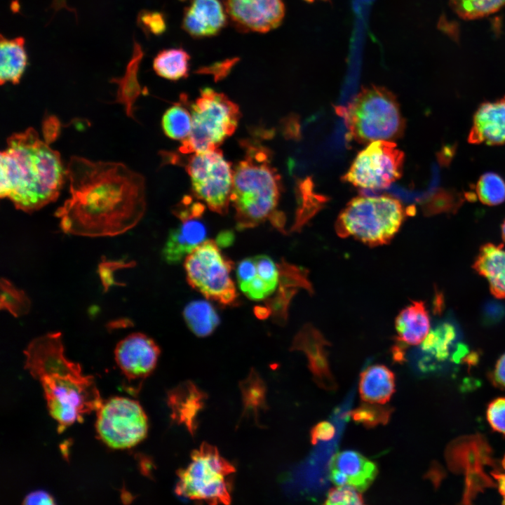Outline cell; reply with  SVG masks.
I'll use <instances>...</instances> for the list:
<instances>
[{
	"mask_svg": "<svg viewBox=\"0 0 505 505\" xmlns=\"http://www.w3.org/2000/svg\"><path fill=\"white\" fill-rule=\"evenodd\" d=\"M452 327L445 325L429 332L422 342V350L432 354L438 359H443L448 354L449 346L454 338Z\"/></svg>",
	"mask_w": 505,
	"mask_h": 505,
	"instance_id": "obj_35",
	"label": "cell"
},
{
	"mask_svg": "<svg viewBox=\"0 0 505 505\" xmlns=\"http://www.w3.org/2000/svg\"><path fill=\"white\" fill-rule=\"evenodd\" d=\"M501 236L504 241L505 242V220L501 225Z\"/></svg>",
	"mask_w": 505,
	"mask_h": 505,
	"instance_id": "obj_47",
	"label": "cell"
},
{
	"mask_svg": "<svg viewBox=\"0 0 505 505\" xmlns=\"http://www.w3.org/2000/svg\"><path fill=\"white\" fill-rule=\"evenodd\" d=\"M135 265V262H125L123 260H108L105 258L102 259V261L98 265V275L100 276L102 287L105 291H107L109 288L113 285H124L123 283H119L114 279V272L118 269H122L124 268L133 267Z\"/></svg>",
	"mask_w": 505,
	"mask_h": 505,
	"instance_id": "obj_37",
	"label": "cell"
},
{
	"mask_svg": "<svg viewBox=\"0 0 505 505\" xmlns=\"http://www.w3.org/2000/svg\"><path fill=\"white\" fill-rule=\"evenodd\" d=\"M235 471L216 447L204 443L192 452L189 464L177 471L175 492L209 504H229Z\"/></svg>",
	"mask_w": 505,
	"mask_h": 505,
	"instance_id": "obj_7",
	"label": "cell"
},
{
	"mask_svg": "<svg viewBox=\"0 0 505 505\" xmlns=\"http://www.w3.org/2000/svg\"><path fill=\"white\" fill-rule=\"evenodd\" d=\"M227 18L219 0H191L184 12L182 27L196 38L211 36L220 32Z\"/></svg>",
	"mask_w": 505,
	"mask_h": 505,
	"instance_id": "obj_19",
	"label": "cell"
},
{
	"mask_svg": "<svg viewBox=\"0 0 505 505\" xmlns=\"http://www.w3.org/2000/svg\"><path fill=\"white\" fill-rule=\"evenodd\" d=\"M29 128L7 138L1 152L0 196L31 213L55 201L64 182L59 152Z\"/></svg>",
	"mask_w": 505,
	"mask_h": 505,
	"instance_id": "obj_3",
	"label": "cell"
},
{
	"mask_svg": "<svg viewBox=\"0 0 505 505\" xmlns=\"http://www.w3.org/2000/svg\"><path fill=\"white\" fill-rule=\"evenodd\" d=\"M24 354V368L40 382L59 433L100 408L103 400L93 377L83 375L79 363L65 357L61 332L34 338Z\"/></svg>",
	"mask_w": 505,
	"mask_h": 505,
	"instance_id": "obj_2",
	"label": "cell"
},
{
	"mask_svg": "<svg viewBox=\"0 0 505 505\" xmlns=\"http://www.w3.org/2000/svg\"><path fill=\"white\" fill-rule=\"evenodd\" d=\"M245 156L233 169L230 196L238 229L254 227L267 220L283 226L276 207L281 196V176L271 163L269 150L258 144L243 141Z\"/></svg>",
	"mask_w": 505,
	"mask_h": 505,
	"instance_id": "obj_4",
	"label": "cell"
},
{
	"mask_svg": "<svg viewBox=\"0 0 505 505\" xmlns=\"http://www.w3.org/2000/svg\"><path fill=\"white\" fill-rule=\"evenodd\" d=\"M96 412L97 433L110 448H130L147 436V417L135 400L112 397L103 401Z\"/></svg>",
	"mask_w": 505,
	"mask_h": 505,
	"instance_id": "obj_11",
	"label": "cell"
},
{
	"mask_svg": "<svg viewBox=\"0 0 505 505\" xmlns=\"http://www.w3.org/2000/svg\"><path fill=\"white\" fill-rule=\"evenodd\" d=\"M22 36L8 39L1 34L0 82L18 84L27 66L28 56Z\"/></svg>",
	"mask_w": 505,
	"mask_h": 505,
	"instance_id": "obj_24",
	"label": "cell"
},
{
	"mask_svg": "<svg viewBox=\"0 0 505 505\" xmlns=\"http://www.w3.org/2000/svg\"><path fill=\"white\" fill-rule=\"evenodd\" d=\"M224 6L231 22L245 32L271 31L285 15L283 0H224Z\"/></svg>",
	"mask_w": 505,
	"mask_h": 505,
	"instance_id": "obj_14",
	"label": "cell"
},
{
	"mask_svg": "<svg viewBox=\"0 0 505 505\" xmlns=\"http://www.w3.org/2000/svg\"><path fill=\"white\" fill-rule=\"evenodd\" d=\"M236 59L229 60L224 62L217 63L208 68H203L200 72L211 74L215 79L220 80L224 77L230 71L231 67L235 64Z\"/></svg>",
	"mask_w": 505,
	"mask_h": 505,
	"instance_id": "obj_41",
	"label": "cell"
},
{
	"mask_svg": "<svg viewBox=\"0 0 505 505\" xmlns=\"http://www.w3.org/2000/svg\"><path fill=\"white\" fill-rule=\"evenodd\" d=\"M183 316L190 330L197 337L210 335L219 324V316L208 302H191L184 309Z\"/></svg>",
	"mask_w": 505,
	"mask_h": 505,
	"instance_id": "obj_27",
	"label": "cell"
},
{
	"mask_svg": "<svg viewBox=\"0 0 505 505\" xmlns=\"http://www.w3.org/2000/svg\"><path fill=\"white\" fill-rule=\"evenodd\" d=\"M279 269L267 255L245 258L236 267L239 288L249 299L262 300L276 289L281 275Z\"/></svg>",
	"mask_w": 505,
	"mask_h": 505,
	"instance_id": "obj_16",
	"label": "cell"
},
{
	"mask_svg": "<svg viewBox=\"0 0 505 505\" xmlns=\"http://www.w3.org/2000/svg\"><path fill=\"white\" fill-rule=\"evenodd\" d=\"M450 2L457 14L466 20L486 16L505 5V0H450Z\"/></svg>",
	"mask_w": 505,
	"mask_h": 505,
	"instance_id": "obj_33",
	"label": "cell"
},
{
	"mask_svg": "<svg viewBox=\"0 0 505 505\" xmlns=\"http://www.w3.org/2000/svg\"><path fill=\"white\" fill-rule=\"evenodd\" d=\"M325 504L355 505L364 504L363 498L354 487L350 485L331 488L327 495Z\"/></svg>",
	"mask_w": 505,
	"mask_h": 505,
	"instance_id": "obj_36",
	"label": "cell"
},
{
	"mask_svg": "<svg viewBox=\"0 0 505 505\" xmlns=\"http://www.w3.org/2000/svg\"><path fill=\"white\" fill-rule=\"evenodd\" d=\"M160 349L149 336L132 333L121 340L114 349L115 361L129 382H142L155 369Z\"/></svg>",
	"mask_w": 505,
	"mask_h": 505,
	"instance_id": "obj_15",
	"label": "cell"
},
{
	"mask_svg": "<svg viewBox=\"0 0 505 505\" xmlns=\"http://www.w3.org/2000/svg\"><path fill=\"white\" fill-rule=\"evenodd\" d=\"M494 381L505 387V354L497 361L494 370Z\"/></svg>",
	"mask_w": 505,
	"mask_h": 505,
	"instance_id": "obj_43",
	"label": "cell"
},
{
	"mask_svg": "<svg viewBox=\"0 0 505 505\" xmlns=\"http://www.w3.org/2000/svg\"><path fill=\"white\" fill-rule=\"evenodd\" d=\"M404 159L393 141H375L357 154L342 179L364 189L386 188L402 176Z\"/></svg>",
	"mask_w": 505,
	"mask_h": 505,
	"instance_id": "obj_12",
	"label": "cell"
},
{
	"mask_svg": "<svg viewBox=\"0 0 505 505\" xmlns=\"http://www.w3.org/2000/svg\"><path fill=\"white\" fill-rule=\"evenodd\" d=\"M23 504H55L54 499L48 492L43 490L32 492L24 498Z\"/></svg>",
	"mask_w": 505,
	"mask_h": 505,
	"instance_id": "obj_42",
	"label": "cell"
},
{
	"mask_svg": "<svg viewBox=\"0 0 505 505\" xmlns=\"http://www.w3.org/2000/svg\"><path fill=\"white\" fill-rule=\"evenodd\" d=\"M487 417L494 430L505 434V398L495 399L489 405Z\"/></svg>",
	"mask_w": 505,
	"mask_h": 505,
	"instance_id": "obj_38",
	"label": "cell"
},
{
	"mask_svg": "<svg viewBox=\"0 0 505 505\" xmlns=\"http://www.w3.org/2000/svg\"><path fill=\"white\" fill-rule=\"evenodd\" d=\"M189 108L191 130L179 148L185 154L219 149L235 132L241 118L238 106L224 93L210 88L202 89Z\"/></svg>",
	"mask_w": 505,
	"mask_h": 505,
	"instance_id": "obj_8",
	"label": "cell"
},
{
	"mask_svg": "<svg viewBox=\"0 0 505 505\" xmlns=\"http://www.w3.org/2000/svg\"><path fill=\"white\" fill-rule=\"evenodd\" d=\"M139 26L145 32L159 34L166 29V24L161 13L152 11H142L137 18Z\"/></svg>",
	"mask_w": 505,
	"mask_h": 505,
	"instance_id": "obj_39",
	"label": "cell"
},
{
	"mask_svg": "<svg viewBox=\"0 0 505 505\" xmlns=\"http://www.w3.org/2000/svg\"><path fill=\"white\" fill-rule=\"evenodd\" d=\"M396 344L393 349L394 360L404 357V349L422 343L430 332V318L425 304L414 301L400 311L396 318Z\"/></svg>",
	"mask_w": 505,
	"mask_h": 505,
	"instance_id": "obj_17",
	"label": "cell"
},
{
	"mask_svg": "<svg viewBox=\"0 0 505 505\" xmlns=\"http://www.w3.org/2000/svg\"><path fill=\"white\" fill-rule=\"evenodd\" d=\"M394 391V374L385 365H370L361 373L359 393L365 402L384 405Z\"/></svg>",
	"mask_w": 505,
	"mask_h": 505,
	"instance_id": "obj_23",
	"label": "cell"
},
{
	"mask_svg": "<svg viewBox=\"0 0 505 505\" xmlns=\"http://www.w3.org/2000/svg\"><path fill=\"white\" fill-rule=\"evenodd\" d=\"M468 142L488 145L505 144V96L482 103L476 111Z\"/></svg>",
	"mask_w": 505,
	"mask_h": 505,
	"instance_id": "obj_18",
	"label": "cell"
},
{
	"mask_svg": "<svg viewBox=\"0 0 505 505\" xmlns=\"http://www.w3.org/2000/svg\"><path fill=\"white\" fill-rule=\"evenodd\" d=\"M65 175L70 196L55 213L63 232L114 236L133 228L144 215V178L123 163L73 156Z\"/></svg>",
	"mask_w": 505,
	"mask_h": 505,
	"instance_id": "obj_1",
	"label": "cell"
},
{
	"mask_svg": "<svg viewBox=\"0 0 505 505\" xmlns=\"http://www.w3.org/2000/svg\"><path fill=\"white\" fill-rule=\"evenodd\" d=\"M30 307L31 302L25 292L8 279L1 278L0 308L18 318L28 314Z\"/></svg>",
	"mask_w": 505,
	"mask_h": 505,
	"instance_id": "obj_31",
	"label": "cell"
},
{
	"mask_svg": "<svg viewBox=\"0 0 505 505\" xmlns=\"http://www.w3.org/2000/svg\"><path fill=\"white\" fill-rule=\"evenodd\" d=\"M477 197L487 206H497L505 201V182L494 173H486L480 176L476 188Z\"/></svg>",
	"mask_w": 505,
	"mask_h": 505,
	"instance_id": "obj_32",
	"label": "cell"
},
{
	"mask_svg": "<svg viewBox=\"0 0 505 505\" xmlns=\"http://www.w3.org/2000/svg\"><path fill=\"white\" fill-rule=\"evenodd\" d=\"M382 404L363 403L350 412L353 420L365 427L385 425L393 412V408Z\"/></svg>",
	"mask_w": 505,
	"mask_h": 505,
	"instance_id": "obj_34",
	"label": "cell"
},
{
	"mask_svg": "<svg viewBox=\"0 0 505 505\" xmlns=\"http://www.w3.org/2000/svg\"><path fill=\"white\" fill-rule=\"evenodd\" d=\"M330 478L331 481L337 486L349 485V481L345 474L337 469H330Z\"/></svg>",
	"mask_w": 505,
	"mask_h": 505,
	"instance_id": "obj_44",
	"label": "cell"
},
{
	"mask_svg": "<svg viewBox=\"0 0 505 505\" xmlns=\"http://www.w3.org/2000/svg\"><path fill=\"white\" fill-rule=\"evenodd\" d=\"M168 405L172 419L183 424L193 434L197 428V417L206 399V394L191 382H184L168 393Z\"/></svg>",
	"mask_w": 505,
	"mask_h": 505,
	"instance_id": "obj_20",
	"label": "cell"
},
{
	"mask_svg": "<svg viewBox=\"0 0 505 505\" xmlns=\"http://www.w3.org/2000/svg\"><path fill=\"white\" fill-rule=\"evenodd\" d=\"M473 268L487 280L495 297L505 299V250L503 245H483Z\"/></svg>",
	"mask_w": 505,
	"mask_h": 505,
	"instance_id": "obj_22",
	"label": "cell"
},
{
	"mask_svg": "<svg viewBox=\"0 0 505 505\" xmlns=\"http://www.w3.org/2000/svg\"><path fill=\"white\" fill-rule=\"evenodd\" d=\"M241 390L243 415H254L256 418L266 404L264 382L255 371L252 370L248 377L241 383Z\"/></svg>",
	"mask_w": 505,
	"mask_h": 505,
	"instance_id": "obj_30",
	"label": "cell"
},
{
	"mask_svg": "<svg viewBox=\"0 0 505 505\" xmlns=\"http://www.w3.org/2000/svg\"><path fill=\"white\" fill-rule=\"evenodd\" d=\"M320 337L309 339L302 334L297 337L293 349L304 351L309 359V369L317 384L327 390L336 388V383L329 369L327 358L323 349L324 343Z\"/></svg>",
	"mask_w": 505,
	"mask_h": 505,
	"instance_id": "obj_26",
	"label": "cell"
},
{
	"mask_svg": "<svg viewBox=\"0 0 505 505\" xmlns=\"http://www.w3.org/2000/svg\"><path fill=\"white\" fill-rule=\"evenodd\" d=\"M190 56L180 48L160 51L153 61L155 72L164 79L176 81L186 78L189 73Z\"/></svg>",
	"mask_w": 505,
	"mask_h": 505,
	"instance_id": "obj_28",
	"label": "cell"
},
{
	"mask_svg": "<svg viewBox=\"0 0 505 505\" xmlns=\"http://www.w3.org/2000/svg\"><path fill=\"white\" fill-rule=\"evenodd\" d=\"M196 197L217 213L225 214L233 182L231 163L219 149L191 154L186 163Z\"/></svg>",
	"mask_w": 505,
	"mask_h": 505,
	"instance_id": "obj_10",
	"label": "cell"
},
{
	"mask_svg": "<svg viewBox=\"0 0 505 505\" xmlns=\"http://www.w3.org/2000/svg\"><path fill=\"white\" fill-rule=\"evenodd\" d=\"M205 206L186 196L174 210L180 224L171 230L162 254L168 264H177L196 246L206 241L207 230L201 220Z\"/></svg>",
	"mask_w": 505,
	"mask_h": 505,
	"instance_id": "obj_13",
	"label": "cell"
},
{
	"mask_svg": "<svg viewBox=\"0 0 505 505\" xmlns=\"http://www.w3.org/2000/svg\"><path fill=\"white\" fill-rule=\"evenodd\" d=\"M144 55L141 46L134 41L131 59L128 62L124 75L112 79V82L118 86L116 102L124 106L128 117L134 118V104L142 93L137 81L139 65Z\"/></svg>",
	"mask_w": 505,
	"mask_h": 505,
	"instance_id": "obj_25",
	"label": "cell"
},
{
	"mask_svg": "<svg viewBox=\"0 0 505 505\" xmlns=\"http://www.w3.org/2000/svg\"><path fill=\"white\" fill-rule=\"evenodd\" d=\"M342 114L349 137L359 144L394 140L405 128L396 96L382 86L362 89L343 109Z\"/></svg>",
	"mask_w": 505,
	"mask_h": 505,
	"instance_id": "obj_5",
	"label": "cell"
},
{
	"mask_svg": "<svg viewBox=\"0 0 505 505\" xmlns=\"http://www.w3.org/2000/svg\"><path fill=\"white\" fill-rule=\"evenodd\" d=\"M234 240V235L231 231H223L219 234L215 242L219 247H227Z\"/></svg>",
	"mask_w": 505,
	"mask_h": 505,
	"instance_id": "obj_45",
	"label": "cell"
},
{
	"mask_svg": "<svg viewBox=\"0 0 505 505\" xmlns=\"http://www.w3.org/2000/svg\"><path fill=\"white\" fill-rule=\"evenodd\" d=\"M329 467L345 474L349 485L360 492L370 487L378 473L377 466L374 462L353 450L336 453L330 459Z\"/></svg>",
	"mask_w": 505,
	"mask_h": 505,
	"instance_id": "obj_21",
	"label": "cell"
},
{
	"mask_svg": "<svg viewBox=\"0 0 505 505\" xmlns=\"http://www.w3.org/2000/svg\"><path fill=\"white\" fill-rule=\"evenodd\" d=\"M184 267L189 284L206 298L223 305L236 302L231 278L233 263L215 241L206 240L196 246L185 257Z\"/></svg>",
	"mask_w": 505,
	"mask_h": 505,
	"instance_id": "obj_9",
	"label": "cell"
},
{
	"mask_svg": "<svg viewBox=\"0 0 505 505\" xmlns=\"http://www.w3.org/2000/svg\"><path fill=\"white\" fill-rule=\"evenodd\" d=\"M502 471L496 474L495 478L498 485L499 491L505 504V457L502 461Z\"/></svg>",
	"mask_w": 505,
	"mask_h": 505,
	"instance_id": "obj_46",
	"label": "cell"
},
{
	"mask_svg": "<svg viewBox=\"0 0 505 505\" xmlns=\"http://www.w3.org/2000/svg\"><path fill=\"white\" fill-rule=\"evenodd\" d=\"M335 434V428L330 422L323 421L314 426L310 432L311 442L316 445L319 441L331 440Z\"/></svg>",
	"mask_w": 505,
	"mask_h": 505,
	"instance_id": "obj_40",
	"label": "cell"
},
{
	"mask_svg": "<svg viewBox=\"0 0 505 505\" xmlns=\"http://www.w3.org/2000/svg\"><path fill=\"white\" fill-rule=\"evenodd\" d=\"M407 213L393 197L358 196L339 214L335 229L342 238L351 237L371 247L382 245L392 240Z\"/></svg>",
	"mask_w": 505,
	"mask_h": 505,
	"instance_id": "obj_6",
	"label": "cell"
},
{
	"mask_svg": "<svg viewBox=\"0 0 505 505\" xmlns=\"http://www.w3.org/2000/svg\"><path fill=\"white\" fill-rule=\"evenodd\" d=\"M188 100L184 95L181 102L170 107L162 118L164 133L175 140H184L191 133L192 128L191 112L188 109Z\"/></svg>",
	"mask_w": 505,
	"mask_h": 505,
	"instance_id": "obj_29",
	"label": "cell"
}]
</instances>
